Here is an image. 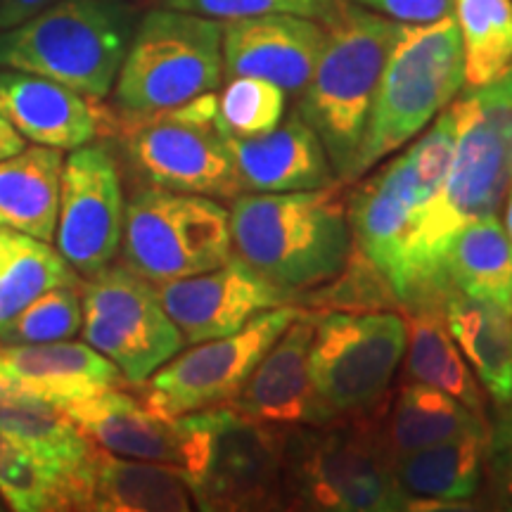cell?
<instances>
[{
  "label": "cell",
  "instance_id": "cell-1",
  "mask_svg": "<svg viewBox=\"0 0 512 512\" xmlns=\"http://www.w3.org/2000/svg\"><path fill=\"white\" fill-rule=\"evenodd\" d=\"M456 140L437 195L415 216L392 290L403 309L444 302V259L467 223L496 216L512 183V64L451 105Z\"/></svg>",
  "mask_w": 512,
  "mask_h": 512
},
{
  "label": "cell",
  "instance_id": "cell-2",
  "mask_svg": "<svg viewBox=\"0 0 512 512\" xmlns=\"http://www.w3.org/2000/svg\"><path fill=\"white\" fill-rule=\"evenodd\" d=\"M233 252L294 297L330 283L347 264V202L335 183L316 190L240 192L228 211Z\"/></svg>",
  "mask_w": 512,
  "mask_h": 512
},
{
  "label": "cell",
  "instance_id": "cell-3",
  "mask_svg": "<svg viewBox=\"0 0 512 512\" xmlns=\"http://www.w3.org/2000/svg\"><path fill=\"white\" fill-rule=\"evenodd\" d=\"M320 24L325 41L304 86L299 117L316 131L337 181L347 183L401 22L339 0Z\"/></svg>",
  "mask_w": 512,
  "mask_h": 512
},
{
  "label": "cell",
  "instance_id": "cell-4",
  "mask_svg": "<svg viewBox=\"0 0 512 512\" xmlns=\"http://www.w3.org/2000/svg\"><path fill=\"white\" fill-rule=\"evenodd\" d=\"M382 408L366 418L306 425L287 432L285 508L323 512L411 510L408 498L396 484L394 458L380 430Z\"/></svg>",
  "mask_w": 512,
  "mask_h": 512
},
{
  "label": "cell",
  "instance_id": "cell-5",
  "mask_svg": "<svg viewBox=\"0 0 512 512\" xmlns=\"http://www.w3.org/2000/svg\"><path fill=\"white\" fill-rule=\"evenodd\" d=\"M465 83L463 43L456 17L401 24L377 93L351 181L418 136Z\"/></svg>",
  "mask_w": 512,
  "mask_h": 512
},
{
  "label": "cell",
  "instance_id": "cell-6",
  "mask_svg": "<svg viewBox=\"0 0 512 512\" xmlns=\"http://www.w3.org/2000/svg\"><path fill=\"white\" fill-rule=\"evenodd\" d=\"M219 95H197L155 112L110 110L105 136L117 138L147 185L235 200L242 192L226 136L216 126Z\"/></svg>",
  "mask_w": 512,
  "mask_h": 512
},
{
  "label": "cell",
  "instance_id": "cell-7",
  "mask_svg": "<svg viewBox=\"0 0 512 512\" xmlns=\"http://www.w3.org/2000/svg\"><path fill=\"white\" fill-rule=\"evenodd\" d=\"M128 43V19L114 0H55L0 31V67L46 76L102 100L117 81Z\"/></svg>",
  "mask_w": 512,
  "mask_h": 512
},
{
  "label": "cell",
  "instance_id": "cell-8",
  "mask_svg": "<svg viewBox=\"0 0 512 512\" xmlns=\"http://www.w3.org/2000/svg\"><path fill=\"white\" fill-rule=\"evenodd\" d=\"M406 351V320L392 311H318L311 342L309 425L380 411Z\"/></svg>",
  "mask_w": 512,
  "mask_h": 512
},
{
  "label": "cell",
  "instance_id": "cell-9",
  "mask_svg": "<svg viewBox=\"0 0 512 512\" xmlns=\"http://www.w3.org/2000/svg\"><path fill=\"white\" fill-rule=\"evenodd\" d=\"M223 22L171 8L147 12L121 62L114 98L126 112H155L216 91Z\"/></svg>",
  "mask_w": 512,
  "mask_h": 512
},
{
  "label": "cell",
  "instance_id": "cell-10",
  "mask_svg": "<svg viewBox=\"0 0 512 512\" xmlns=\"http://www.w3.org/2000/svg\"><path fill=\"white\" fill-rule=\"evenodd\" d=\"M230 256L228 209L214 197L147 185L126 204L121 264L152 283L211 271Z\"/></svg>",
  "mask_w": 512,
  "mask_h": 512
},
{
  "label": "cell",
  "instance_id": "cell-11",
  "mask_svg": "<svg viewBox=\"0 0 512 512\" xmlns=\"http://www.w3.org/2000/svg\"><path fill=\"white\" fill-rule=\"evenodd\" d=\"M451 110L434 117L430 131L358 188L347 204L354 245L394 285L401 249L418 211L437 195L453 157Z\"/></svg>",
  "mask_w": 512,
  "mask_h": 512
},
{
  "label": "cell",
  "instance_id": "cell-12",
  "mask_svg": "<svg viewBox=\"0 0 512 512\" xmlns=\"http://www.w3.org/2000/svg\"><path fill=\"white\" fill-rule=\"evenodd\" d=\"M83 339L140 384L185 347L157 287L124 264H110L81 283Z\"/></svg>",
  "mask_w": 512,
  "mask_h": 512
},
{
  "label": "cell",
  "instance_id": "cell-13",
  "mask_svg": "<svg viewBox=\"0 0 512 512\" xmlns=\"http://www.w3.org/2000/svg\"><path fill=\"white\" fill-rule=\"evenodd\" d=\"M299 311L294 304L273 306L256 313L233 335L192 344L188 351L181 349L145 382L133 384L138 387L136 394L171 418L230 406L256 363Z\"/></svg>",
  "mask_w": 512,
  "mask_h": 512
},
{
  "label": "cell",
  "instance_id": "cell-14",
  "mask_svg": "<svg viewBox=\"0 0 512 512\" xmlns=\"http://www.w3.org/2000/svg\"><path fill=\"white\" fill-rule=\"evenodd\" d=\"M79 432L95 446L121 458L145 460L183 472L190 489L200 482L209 463L214 415L197 411L164 415L138 394L112 387L62 408Z\"/></svg>",
  "mask_w": 512,
  "mask_h": 512
},
{
  "label": "cell",
  "instance_id": "cell-15",
  "mask_svg": "<svg viewBox=\"0 0 512 512\" xmlns=\"http://www.w3.org/2000/svg\"><path fill=\"white\" fill-rule=\"evenodd\" d=\"M209 463L192 489L200 510L283 508L285 427L266 425L230 406L211 408Z\"/></svg>",
  "mask_w": 512,
  "mask_h": 512
},
{
  "label": "cell",
  "instance_id": "cell-16",
  "mask_svg": "<svg viewBox=\"0 0 512 512\" xmlns=\"http://www.w3.org/2000/svg\"><path fill=\"white\" fill-rule=\"evenodd\" d=\"M124 192L110 150L81 145L62 169L55 249L81 275L112 264L124 235Z\"/></svg>",
  "mask_w": 512,
  "mask_h": 512
},
{
  "label": "cell",
  "instance_id": "cell-17",
  "mask_svg": "<svg viewBox=\"0 0 512 512\" xmlns=\"http://www.w3.org/2000/svg\"><path fill=\"white\" fill-rule=\"evenodd\" d=\"M155 287L185 344L233 335L256 313L292 304L290 294L268 283L240 256H230L226 264L211 271L164 280Z\"/></svg>",
  "mask_w": 512,
  "mask_h": 512
},
{
  "label": "cell",
  "instance_id": "cell-18",
  "mask_svg": "<svg viewBox=\"0 0 512 512\" xmlns=\"http://www.w3.org/2000/svg\"><path fill=\"white\" fill-rule=\"evenodd\" d=\"M325 29L318 19L299 15H261L223 22V74L271 81L287 93L304 91Z\"/></svg>",
  "mask_w": 512,
  "mask_h": 512
},
{
  "label": "cell",
  "instance_id": "cell-19",
  "mask_svg": "<svg viewBox=\"0 0 512 512\" xmlns=\"http://www.w3.org/2000/svg\"><path fill=\"white\" fill-rule=\"evenodd\" d=\"M0 117L24 138L55 150H76L105 133L110 107L46 76L0 72Z\"/></svg>",
  "mask_w": 512,
  "mask_h": 512
},
{
  "label": "cell",
  "instance_id": "cell-20",
  "mask_svg": "<svg viewBox=\"0 0 512 512\" xmlns=\"http://www.w3.org/2000/svg\"><path fill=\"white\" fill-rule=\"evenodd\" d=\"M192 505L195 496L183 472L114 456L93 444L69 482V510L185 512Z\"/></svg>",
  "mask_w": 512,
  "mask_h": 512
},
{
  "label": "cell",
  "instance_id": "cell-21",
  "mask_svg": "<svg viewBox=\"0 0 512 512\" xmlns=\"http://www.w3.org/2000/svg\"><path fill=\"white\" fill-rule=\"evenodd\" d=\"M318 311H299L273 342L252 375L230 401L247 418L275 427L309 425L311 418V342Z\"/></svg>",
  "mask_w": 512,
  "mask_h": 512
},
{
  "label": "cell",
  "instance_id": "cell-22",
  "mask_svg": "<svg viewBox=\"0 0 512 512\" xmlns=\"http://www.w3.org/2000/svg\"><path fill=\"white\" fill-rule=\"evenodd\" d=\"M242 192L316 190L337 183L316 131L297 114L261 136H226Z\"/></svg>",
  "mask_w": 512,
  "mask_h": 512
},
{
  "label": "cell",
  "instance_id": "cell-23",
  "mask_svg": "<svg viewBox=\"0 0 512 512\" xmlns=\"http://www.w3.org/2000/svg\"><path fill=\"white\" fill-rule=\"evenodd\" d=\"M0 377L55 406L88 399L105 389L126 387V377L91 344H0Z\"/></svg>",
  "mask_w": 512,
  "mask_h": 512
},
{
  "label": "cell",
  "instance_id": "cell-24",
  "mask_svg": "<svg viewBox=\"0 0 512 512\" xmlns=\"http://www.w3.org/2000/svg\"><path fill=\"white\" fill-rule=\"evenodd\" d=\"M486 434H467L394 458V477L413 508L470 501L482 482Z\"/></svg>",
  "mask_w": 512,
  "mask_h": 512
},
{
  "label": "cell",
  "instance_id": "cell-25",
  "mask_svg": "<svg viewBox=\"0 0 512 512\" xmlns=\"http://www.w3.org/2000/svg\"><path fill=\"white\" fill-rule=\"evenodd\" d=\"M444 320L453 342L475 368L498 406L512 403V313L458 290L444 294Z\"/></svg>",
  "mask_w": 512,
  "mask_h": 512
},
{
  "label": "cell",
  "instance_id": "cell-26",
  "mask_svg": "<svg viewBox=\"0 0 512 512\" xmlns=\"http://www.w3.org/2000/svg\"><path fill=\"white\" fill-rule=\"evenodd\" d=\"M64 159L62 150L34 145L0 162V226L31 238H55Z\"/></svg>",
  "mask_w": 512,
  "mask_h": 512
},
{
  "label": "cell",
  "instance_id": "cell-27",
  "mask_svg": "<svg viewBox=\"0 0 512 512\" xmlns=\"http://www.w3.org/2000/svg\"><path fill=\"white\" fill-rule=\"evenodd\" d=\"M380 430L392 458L467 434L489 432L482 415L451 394L420 382L406 384L392 403H384Z\"/></svg>",
  "mask_w": 512,
  "mask_h": 512
},
{
  "label": "cell",
  "instance_id": "cell-28",
  "mask_svg": "<svg viewBox=\"0 0 512 512\" xmlns=\"http://www.w3.org/2000/svg\"><path fill=\"white\" fill-rule=\"evenodd\" d=\"M0 432L27 446L50 470L69 482L79 470L93 441L79 432L60 406L34 396L0 377Z\"/></svg>",
  "mask_w": 512,
  "mask_h": 512
},
{
  "label": "cell",
  "instance_id": "cell-29",
  "mask_svg": "<svg viewBox=\"0 0 512 512\" xmlns=\"http://www.w3.org/2000/svg\"><path fill=\"white\" fill-rule=\"evenodd\" d=\"M406 370L413 382L441 389L482 415L484 399L475 375L460 356L444 320V304L425 302L403 309Z\"/></svg>",
  "mask_w": 512,
  "mask_h": 512
},
{
  "label": "cell",
  "instance_id": "cell-30",
  "mask_svg": "<svg viewBox=\"0 0 512 512\" xmlns=\"http://www.w3.org/2000/svg\"><path fill=\"white\" fill-rule=\"evenodd\" d=\"M444 283L512 313V242L496 216L460 230L444 259Z\"/></svg>",
  "mask_w": 512,
  "mask_h": 512
},
{
  "label": "cell",
  "instance_id": "cell-31",
  "mask_svg": "<svg viewBox=\"0 0 512 512\" xmlns=\"http://www.w3.org/2000/svg\"><path fill=\"white\" fill-rule=\"evenodd\" d=\"M64 285L81 280L50 242L0 226V330L43 292Z\"/></svg>",
  "mask_w": 512,
  "mask_h": 512
},
{
  "label": "cell",
  "instance_id": "cell-32",
  "mask_svg": "<svg viewBox=\"0 0 512 512\" xmlns=\"http://www.w3.org/2000/svg\"><path fill=\"white\" fill-rule=\"evenodd\" d=\"M465 83L486 86L512 64V0H453Z\"/></svg>",
  "mask_w": 512,
  "mask_h": 512
},
{
  "label": "cell",
  "instance_id": "cell-33",
  "mask_svg": "<svg viewBox=\"0 0 512 512\" xmlns=\"http://www.w3.org/2000/svg\"><path fill=\"white\" fill-rule=\"evenodd\" d=\"M0 496L19 512L69 510L67 479L5 432H0Z\"/></svg>",
  "mask_w": 512,
  "mask_h": 512
},
{
  "label": "cell",
  "instance_id": "cell-34",
  "mask_svg": "<svg viewBox=\"0 0 512 512\" xmlns=\"http://www.w3.org/2000/svg\"><path fill=\"white\" fill-rule=\"evenodd\" d=\"M316 290L311 294L316 311H403L392 285L356 245L342 271Z\"/></svg>",
  "mask_w": 512,
  "mask_h": 512
},
{
  "label": "cell",
  "instance_id": "cell-35",
  "mask_svg": "<svg viewBox=\"0 0 512 512\" xmlns=\"http://www.w3.org/2000/svg\"><path fill=\"white\" fill-rule=\"evenodd\" d=\"M79 292L81 285L43 292L0 330V344H46L72 339L83 323Z\"/></svg>",
  "mask_w": 512,
  "mask_h": 512
},
{
  "label": "cell",
  "instance_id": "cell-36",
  "mask_svg": "<svg viewBox=\"0 0 512 512\" xmlns=\"http://www.w3.org/2000/svg\"><path fill=\"white\" fill-rule=\"evenodd\" d=\"M285 91L271 81L254 76L228 79L219 98L216 126L223 136H261L283 121Z\"/></svg>",
  "mask_w": 512,
  "mask_h": 512
},
{
  "label": "cell",
  "instance_id": "cell-37",
  "mask_svg": "<svg viewBox=\"0 0 512 512\" xmlns=\"http://www.w3.org/2000/svg\"><path fill=\"white\" fill-rule=\"evenodd\" d=\"M337 3L339 0H162L164 8L192 12L219 22L261 15H299L323 22Z\"/></svg>",
  "mask_w": 512,
  "mask_h": 512
},
{
  "label": "cell",
  "instance_id": "cell-38",
  "mask_svg": "<svg viewBox=\"0 0 512 512\" xmlns=\"http://www.w3.org/2000/svg\"><path fill=\"white\" fill-rule=\"evenodd\" d=\"M484 460L496 498L512 508V403L503 406V415L486 437Z\"/></svg>",
  "mask_w": 512,
  "mask_h": 512
},
{
  "label": "cell",
  "instance_id": "cell-39",
  "mask_svg": "<svg viewBox=\"0 0 512 512\" xmlns=\"http://www.w3.org/2000/svg\"><path fill=\"white\" fill-rule=\"evenodd\" d=\"M401 24H430L451 15L453 0H354Z\"/></svg>",
  "mask_w": 512,
  "mask_h": 512
},
{
  "label": "cell",
  "instance_id": "cell-40",
  "mask_svg": "<svg viewBox=\"0 0 512 512\" xmlns=\"http://www.w3.org/2000/svg\"><path fill=\"white\" fill-rule=\"evenodd\" d=\"M55 0H0V31L27 22L38 12L50 8Z\"/></svg>",
  "mask_w": 512,
  "mask_h": 512
},
{
  "label": "cell",
  "instance_id": "cell-41",
  "mask_svg": "<svg viewBox=\"0 0 512 512\" xmlns=\"http://www.w3.org/2000/svg\"><path fill=\"white\" fill-rule=\"evenodd\" d=\"M22 150H24V136L10 124L8 119L0 117V162L12 155H17V152Z\"/></svg>",
  "mask_w": 512,
  "mask_h": 512
},
{
  "label": "cell",
  "instance_id": "cell-42",
  "mask_svg": "<svg viewBox=\"0 0 512 512\" xmlns=\"http://www.w3.org/2000/svg\"><path fill=\"white\" fill-rule=\"evenodd\" d=\"M505 233H508V238L512 242V183H510L508 197H505Z\"/></svg>",
  "mask_w": 512,
  "mask_h": 512
}]
</instances>
